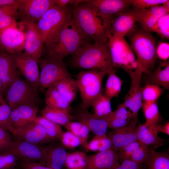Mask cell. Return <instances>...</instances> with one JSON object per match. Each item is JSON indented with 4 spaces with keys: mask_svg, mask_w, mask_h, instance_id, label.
<instances>
[{
    "mask_svg": "<svg viewBox=\"0 0 169 169\" xmlns=\"http://www.w3.org/2000/svg\"><path fill=\"white\" fill-rule=\"evenodd\" d=\"M25 33L20 26H12L0 30V50L10 54L24 50Z\"/></svg>",
    "mask_w": 169,
    "mask_h": 169,
    "instance_id": "12",
    "label": "cell"
},
{
    "mask_svg": "<svg viewBox=\"0 0 169 169\" xmlns=\"http://www.w3.org/2000/svg\"><path fill=\"white\" fill-rule=\"evenodd\" d=\"M149 148L142 144L131 156L129 160L138 164L145 163L149 155Z\"/></svg>",
    "mask_w": 169,
    "mask_h": 169,
    "instance_id": "46",
    "label": "cell"
},
{
    "mask_svg": "<svg viewBox=\"0 0 169 169\" xmlns=\"http://www.w3.org/2000/svg\"><path fill=\"white\" fill-rule=\"evenodd\" d=\"M45 101L46 105L51 108L65 110L69 111L70 104L52 85L46 91Z\"/></svg>",
    "mask_w": 169,
    "mask_h": 169,
    "instance_id": "33",
    "label": "cell"
},
{
    "mask_svg": "<svg viewBox=\"0 0 169 169\" xmlns=\"http://www.w3.org/2000/svg\"><path fill=\"white\" fill-rule=\"evenodd\" d=\"M83 3L93 9L110 29L113 19L130 9L131 6V0H87Z\"/></svg>",
    "mask_w": 169,
    "mask_h": 169,
    "instance_id": "9",
    "label": "cell"
},
{
    "mask_svg": "<svg viewBox=\"0 0 169 169\" xmlns=\"http://www.w3.org/2000/svg\"><path fill=\"white\" fill-rule=\"evenodd\" d=\"M53 85L70 104L75 100L78 89L75 79L71 76L62 79Z\"/></svg>",
    "mask_w": 169,
    "mask_h": 169,
    "instance_id": "29",
    "label": "cell"
},
{
    "mask_svg": "<svg viewBox=\"0 0 169 169\" xmlns=\"http://www.w3.org/2000/svg\"><path fill=\"white\" fill-rule=\"evenodd\" d=\"M140 9L133 8L116 17L111 22L110 32L114 36L124 37L136 28Z\"/></svg>",
    "mask_w": 169,
    "mask_h": 169,
    "instance_id": "16",
    "label": "cell"
},
{
    "mask_svg": "<svg viewBox=\"0 0 169 169\" xmlns=\"http://www.w3.org/2000/svg\"><path fill=\"white\" fill-rule=\"evenodd\" d=\"M38 110V107L34 105H20L11 108L10 122L15 133L34 120L37 117Z\"/></svg>",
    "mask_w": 169,
    "mask_h": 169,
    "instance_id": "22",
    "label": "cell"
},
{
    "mask_svg": "<svg viewBox=\"0 0 169 169\" xmlns=\"http://www.w3.org/2000/svg\"><path fill=\"white\" fill-rule=\"evenodd\" d=\"M22 0L16 3L0 7V30L16 25L18 8Z\"/></svg>",
    "mask_w": 169,
    "mask_h": 169,
    "instance_id": "31",
    "label": "cell"
},
{
    "mask_svg": "<svg viewBox=\"0 0 169 169\" xmlns=\"http://www.w3.org/2000/svg\"><path fill=\"white\" fill-rule=\"evenodd\" d=\"M167 0H131L134 8L145 9L159 5H162Z\"/></svg>",
    "mask_w": 169,
    "mask_h": 169,
    "instance_id": "47",
    "label": "cell"
},
{
    "mask_svg": "<svg viewBox=\"0 0 169 169\" xmlns=\"http://www.w3.org/2000/svg\"><path fill=\"white\" fill-rule=\"evenodd\" d=\"M43 116L50 121L60 126H64L74 120V115L65 110L54 108L46 106L41 111Z\"/></svg>",
    "mask_w": 169,
    "mask_h": 169,
    "instance_id": "30",
    "label": "cell"
},
{
    "mask_svg": "<svg viewBox=\"0 0 169 169\" xmlns=\"http://www.w3.org/2000/svg\"><path fill=\"white\" fill-rule=\"evenodd\" d=\"M90 40L81 33L72 17L55 40L45 48L47 53L46 58L63 60L65 57L75 54L81 46Z\"/></svg>",
    "mask_w": 169,
    "mask_h": 169,
    "instance_id": "2",
    "label": "cell"
},
{
    "mask_svg": "<svg viewBox=\"0 0 169 169\" xmlns=\"http://www.w3.org/2000/svg\"><path fill=\"white\" fill-rule=\"evenodd\" d=\"M68 131L78 138L81 145L84 147L88 143V139L90 132L89 129L84 125L79 122L71 121L63 126Z\"/></svg>",
    "mask_w": 169,
    "mask_h": 169,
    "instance_id": "38",
    "label": "cell"
},
{
    "mask_svg": "<svg viewBox=\"0 0 169 169\" xmlns=\"http://www.w3.org/2000/svg\"><path fill=\"white\" fill-rule=\"evenodd\" d=\"M142 144L138 140L124 146L120 151L118 153L120 162L125 160H130L132 155Z\"/></svg>",
    "mask_w": 169,
    "mask_h": 169,
    "instance_id": "44",
    "label": "cell"
},
{
    "mask_svg": "<svg viewBox=\"0 0 169 169\" xmlns=\"http://www.w3.org/2000/svg\"><path fill=\"white\" fill-rule=\"evenodd\" d=\"M11 55L16 66L26 80L38 88L40 74L38 62L24 51Z\"/></svg>",
    "mask_w": 169,
    "mask_h": 169,
    "instance_id": "15",
    "label": "cell"
},
{
    "mask_svg": "<svg viewBox=\"0 0 169 169\" xmlns=\"http://www.w3.org/2000/svg\"><path fill=\"white\" fill-rule=\"evenodd\" d=\"M99 138L98 136H95L94 137L86 144L84 147L87 150L98 151L99 147Z\"/></svg>",
    "mask_w": 169,
    "mask_h": 169,
    "instance_id": "53",
    "label": "cell"
},
{
    "mask_svg": "<svg viewBox=\"0 0 169 169\" xmlns=\"http://www.w3.org/2000/svg\"><path fill=\"white\" fill-rule=\"evenodd\" d=\"M146 119V125L160 124L163 119L159 113L157 103L142 102L141 107Z\"/></svg>",
    "mask_w": 169,
    "mask_h": 169,
    "instance_id": "37",
    "label": "cell"
},
{
    "mask_svg": "<svg viewBox=\"0 0 169 169\" xmlns=\"http://www.w3.org/2000/svg\"><path fill=\"white\" fill-rule=\"evenodd\" d=\"M86 169H114L119 165L118 153L113 150L87 155Z\"/></svg>",
    "mask_w": 169,
    "mask_h": 169,
    "instance_id": "23",
    "label": "cell"
},
{
    "mask_svg": "<svg viewBox=\"0 0 169 169\" xmlns=\"http://www.w3.org/2000/svg\"><path fill=\"white\" fill-rule=\"evenodd\" d=\"M14 135L16 138L39 146L53 141L44 127L34 120L16 131Z\"/></svg>",
    "mask_w": 169,
    "mask_h": 169,
    "instance_id": "18",
    "label": "cell"
},
{
    "mask_svg": "<svg viewBox=\"0 0 169 169\" xmlns=\"http://www.w3.org/2000/svg\"><path fill=\"white\" fill-rule=\"evenodd\" d=\"M156 53L157 57L164 61H166L169 57V43L160 42L156 46Z\"/></svg>",
    "mask_w": 169,
    "mask_h": 169,
    "instance_id": "49",
    "label": "cell"
},
{
    "mask_svg": "<svg viewBox=\"0 0 169 169\" xmlns=\"http://www.w3.org/2000/svg\"><path fill=\"white\" fill-rule=\"evenodd\" d=\"M11 108L0 93V128L12 133L13 135L15 130L10 122Z\"/></svg>",
    "mask_w": 169,
    "mask_h": 169,
    "instance_id": "41",
    "label": "cell"
},
{
    "mask_svg": "<svg viewBox=\"0 0 169 169\" xmlns=\"http://www.w3.org/2000/svg\"><path fill=\"white\" fill-rule=\"evenodd\" d=\"M87 155L82 151L67 153L64 167L66 169H86Z\"/></svg>",
    "mask_w": 169,
    "mask_h": 169,
    "instance_id": "36",
    "label": "cell"
},
{
    "mask_svg": "<svg viewBox=\"0 0 169 169\" xmlns=\"http://www.w3.org/2000/svg\"><path fill=\"white\" fill-rule=\"evenodd\" d=\"M132 120L131 114L122 103L119 105L107 121L108 128L113 129L121 128L128 125Z\"/></svg>",
    "mask_w": 169,
    "mask_h": 169,
    "instance_id": "28",
    "label": "cell"
},
{
    "mask_svg": "<svg viewBox=\"0 0 169 169\" xmlns=\"http://www.w3.org/2000/svg\"><path fill=\"white\" fill-rule=\"evenodd\" d=\"M13 141L9 131L0 128V152L6 151L10 146Z\"/></svg>",
    "mask_w": 169,
    "mask_h": 169,
    "instance_id": "48",
    "label": "cell"
},
{
    "mask_svg": "<svg viewBox=\"0 0 169 169\" xmlns=\"http://www.w3.org/2000/svg\"><path fill=\"white\" fill-rule=\"evenodd\" d=\"M20 72L11 54L0 50V78L2 86L1 92L6 91L19 77Z\"/></svg>",
    "mask_w": 169,
    "mask_h": 169,
    "instance_id": "20",
    "label": "cell"
},
{
    "mask_svg": "<svg viewBox=\"0 0 169 169\" xmlns=\"http://www.w3.org/2000/svg\"><path fill=\"white\" fill-rule=\"evenodd\" d=\"M126 36L140 67L147 74L154 68L156 62L155 38L151 32L136 28Z\"/></svg>",
    "mask_w": 169,
    "mask_h": 169,
    "instance_id": "4",
    "label": "cell"
},
{
    "mask_svg": "<svg viewBox=\"0 0 169 169\" xmlns=\"http://www.w3.org/2000/svg\"><path fill=\"white\" fill-rule=\"evenodd\" d=\"M74 115V120L85 125L95 136L106 134L108 128L106 120L96 117L88 110L80 108Z\"/></svg>",
    "mask_w": 169,
    "mask_h": 169,
    "instance_id": "25",
    "label": "cell"
},
{
    "mask_svg": "<svg viewBox=\"0 0 169 169\" xmlns=\"http://www.w3.org/2000/svg\"><path fill=\"white\" fill-rule=\"evenodd\" d=\"M156 33L162 38H169V13L160 18L152 28L151 32Z\"/></svg>",
    "mask_w": 169,
    "mask_h": 169,
    "instance_id": "42",
    "label": "cell"
},
{
    "mask_svg": "<svg viewBox=\"0 0 169 169\" xmlns=\"http://www.w3.org/2000/svg\"><path fill=\"white\" fill-rule=\"evenodd\" d=\"M169 1L162 5H156L148 8L140 9L137 18L141 28L151 32L153 26L162 16L168 13Z\"/></svg>",
    "mask_w": 169,
    "mask_h": 169,
    "instance_id": "21",
    "label": "cell"
},
{
    "mask_svg": "<svg viewBox=\"0 0 169 169\" xmlns=\"http://www.w3.org/2000/svg\"><path fill=\"white\" fill-rule=\"evenodd\" d=\"M107 74L91 70H82L77 74L75 80L81 100L80 109L88 110L95 100L103 94L102 81Z\"/></svg>",
    "mask_w": 169,
    "mask_h": 169,
    "instance_id": "7",
    "label": "cell"
},
{
    "mask_svg": "<svg viewBox=\"0 0 169 169\" xmlns=\"http://www.w3.org/2000/svg\"><path fill=\"white\" fill-rule=\"evenodd\" d=\"M62 145L65 148L73 149L81 145L80 140L70 132L64 131L60 138Z\"/></svg>",
    "mask_w": 169,
    "mask_h": 169,
    "instance_id": "43",
    "label": "cell"
},
{
    "mask_svg": "<svg viewBox=\"0 0 169 169\" xmlns=\"http://www.w3.org/2000/svg\"><path fill=\"white\" fill-rule=\"evenodd\" d=\"M2 86V84L1 79L0 78V93L1 92Z\"/></svg>",
    "mask_w": 169,
    "mask_h": 169,
    "instance_id": "56",
    "label": "cell"
},
{
    "mask_svg": "<svg viewBox=\"0 0 169 169\" xmlns=\"http://www.w3.org/2000/svg\"><path fill=\"white\" fill-rule=\"evenodd\" d=\"M34 121L44 127L49 137L53 141L60 140L63 132L61 126L53 123L43 116L37 117Z\"/></svg>",
    "mask_w": 169,
    "mask_h": 169,
    "instance_id": "39",
    "label": "cell"
},
{
    "mask_svg": "<svg viewBox=\"0 0 169 169\" xmlns=\"http://www.w3.org/2000/svg\"><path fill=\"white\" fill-rule=\"evenodd\" d=\"M99 138L98 152L113 150L111 141L106 134L99 136Z\"/></svg>",
    "mask_w": 169,
    "mask_h": 169,
    "instance_id": "50",
    "label": "cell"
},
{
    "mask_svg": "<svg viewBox=\"0 0 169 169\" xmlns=\"http://www.w3.org/2000/svg\"><path fill=\"white\" fill-rule=\"evenodd\" d=\"M142 73L139 72L131 78V82L130 87L123 103L131 114L133 120L137 121H138V113L142 103L141 86Z\"/></svg>",
    "mask_w": 169,
    "mask_h": 169,
    "instance_id": "17",
    "label": "cell"
},
{
    "mask_svg": "<svg viewBox=\"0 0 169 169\" xmlns=\"http://www.w3.org/2000/svg\"><path fill=\"white\" fill-rule=\"evenodd\" d=\"M72 8V17L82 34L94 43H107L110 29L104 25L95 11L83 2Z\"/></svg>",
    "mask_w": 169,
    "mask_h": 169,
    "instance_id": "3",
    "label": "cell"
},
{
    "mask_svg": "<svg viewBox=\"0 0 169 169\" xmlns=\"http://www.w3.org/2000/svg\"><path fill=\"white\" fill-rule=\"evenodd\" d=\"M20 0H0V7L12 4L18 2Z\"/></svg>",
    "mask_w": 169,
    "mask_h": 169,
    "instance_id": "55",
    "label": "cell"
},
{
    "mask_svg": "<svg viewBox=\"0 0 169 169\" xmlns=\"http://www.w3.org/2000/svg\"><path fill=\"white\" fill-rule=\"evenodd\" d=\"M94 115L96 117L107 121L112 117L114 111L111 108L110 99L102 94L92 103Z\"/></svg>",
    "mask_w": 169,
    "mask_h": 169,
    "instance_id": "32",
    "label": "cell"
},
{
    "mask_svg": "<svg viewBox=\"0 0 169 169\" xmlns=\"http://www.w3.org/2000/svg\"><path fill=\"white\" fill-rule=\"evenodd\" d=\"M160 124L139 125L136 130L137 140L149 148L155 150L164 144L165 139L158 136Z\"/></svg>",
    "mask_w": 169,
    "mask_h": 169,
    "instance_id": "24",
    "label": "cell"
},
{
    "mask_svg": "<svg viewBox=\"0 0 169 169\" xmlns=\"http://www.w3.org/2000/svg\"><path fill=\"white\" fill-rule=\"evenodd\" d=\"M137 122L132 120L127 125L113 129L108 133L107 136L111 141L113 150L119 151L129 144L137 140L136 133Z\"/></svg>",
    "mask_w": 169,
    "mask_h": 169,
    "instance_id": "19",
    "label": "cell"
},
{
    "mask_svg": "<svg viewBox=\"0 0 169 169\" xmlns=\"http://www.w3.org/2000/svg\"></svg>",
    "mask_w": 169,
    "mask_h": 169,
    "instance_id": "58",
    "label": "cell"
},
{
    "mask_svg": "<svg viewBox=\"0 0 169 169\" xmlns=\"http://www.w3.org/2000/svg\"><path fill=\"white\" fill-rule=\"evenodd\" d=\"M46 150L47 146H37L16 137L6 151L15 155L23 162L38 161L42 164Z\"/></svg>",
    "mask_w": 169,
    "mask_h": 169,
    "instance_id": "11",
    "label": "cell"
},
{
    "mask_svg": "<svg viewBox=\"0 0 169 169\" xmlns=\"http://www.w3.org/2000/svg\"><path fill=\"white\" fill-rule=\"evenodd\" d=\"M164 89L159 86L149 83L146 81L145 85L141 87L142 101L146 103L156 102L163 93Z\"/></svg>",
    "mask_w": 169,
    "mask_h": 169,
    "instance_id": "40",
    "label": "cell"
},
{
    "mask_svg": "<svg viewBox=\"0 0 169 169\" xmlns=\"http://www.w3.org/2000/svg\"><path fill=\"white\" fill-rule=\"evenodd\" d=\"M22 169H53L36 162H23Z\"/></svg>",
    "mask_w": 169,
    "mask_h": 169,
    "instance_id": "52",
    "label": "cell"
},
{
    "mask_svg": "<svg viewBox=\"0 0 169 169\" xmlns=\"http://www.w3.org/2000/svg\"><path fill=\"white\" fill-rule=\"evenodd\" d=\"M57 5L48 10L36 23L44 48L56 38L59 33L72 18V9Z\"/></svg>",
    "mask_w": 169,
    "mask_h": 169,
    "instance_id": "5",
    "label": "cell"
},
{
    "mask_svg": "<svg viewBox=\"0 0 169 169\" xmlns=\"http://www.w3.org/2000/svg\"></svg>",
    "mask_w": 169,
    "mask_h": 169,
    "instance_id": "57",
    "label": "cell"
},
{
    "mask_svg": "<svg viewBox=\"0 0 169 169\" xmlns=\"http://www.w3.org/2000/svg\"><path fill=\"white\" fill-rule=\"evenodd\" d=\"M107 45L114 67L123 69L131 78L140 72H143L139 67L131 45L124 37L114 36L110 34Z\"/></svg>",
    "mask_w": 169,
    "mask_h": 169,
    "instance_id": "6",
    "label": "cell"
},
{
    "mask_svg": "<svg viewBox=\"0 0 169 169\" xmlns=\"http://www.w3.org/2000/svg\"><path fill=\"white\" fill-rule=\"evenodd\" d=\"M145 163L147 169H169V156L166 152H157L149 148V155Z\"/></svg>",
    "mask_w": 169,
    "mask_h": 169,
    "instance_id": "34",
    "label": "cell"
},
{
    "mask_svg": "<svg viewBox=\"0 0 169 169\" xmlns=\"http://www.w3.org/2000/svg\"><path fill=\"white\" fill-rule=\"evenodd\" d=\"M19 24L25 34L24 51L38 63L45 48L36 23L21 22Z\"/></svg>",
    "mask_w": 169,
    "mask_h": 169,
    "instance_id": "14",
    "label": "cell"
},
{
    "mask_svg": "<svg viewBox=\"0 0 169 169\" xmlns=\"http://www.w3.org/2000/svg\"><path fill=\"white\" fill-rule=\"evenodd\" d=\"M55 5L54 0H22L18 16L21 22L37 23L43 14Z\"/></svg>",
    "mask_w": 169,
    "mask_h": 169,
    "instance_id": "13",
    "label": "cell"
},
{
    "mask_svg": "<svg viewBox=\"0 0 169 169\" xmlns=\"http://www.w3.org/2000/svg\"><path fill=\"white\" fill-rule=\"evenodd\" d=\"M120 164L114 169H143L142 164H138L129 160H125L120 162Z\"/></svg>",
    "mask_w": 169,
    "mask_h": 169,
    "instance_id": "51",
    "label": "cell"
},
{
    "mask_svg": "<svg viewBox=\"0 0 169 169\" xmlns=\"http://www.w3.org/2000/svg\"><path fill=\"white\" fill-rule=\"evenodd\" d=\"M147 74L148 77L146 81L149 83L161 86L164 89L169 88V61L159 63L156 68L153 71H149Z\"/></svg>",
    "mask_w": 169,
    "mask_h": 169,
    "instance_id": "27",
    "label": "cell"
},
{
    "mask_svg": "<svg viewBox=\"0 0 169 169\" xmlns=\"http://www.w3.org/2000/svg\"><path fill=\"white\" fill-rule=\"evenodd\" d=\"M72 64L77 68L108 72L114 68L107 43H84L72 55Z\"/></svg>",
    "mask_w": 169,
    "mask_h": 169,
    "instance_id": "1",
    "label": "cell"
},
{
    "mask_svg": "<svg viewBox=\"0 0 169 169\" xmlns=\"http://www.w3.org/2000/svg\"><path fill=\"white\" fill-rule=\"evenodd\" d=\"M67 153L65 148L61 144L47 146L45 155L42 164L53 169H63Z\"/></svg>",
    "mask_w": 169,
    "mask_h": 169,
    "instance_id": "26",
    "label": "cell"
},
{
    "mask_svg": "<svg viewBox=\"0 0 169 169\" xmlns=\"http://www.w3.org/2000/svg\"><path fill=\"white\" fill-rule=\"evenodd\" d=\"M115 70V68H114L110 70L107 73V74L108 76L104 94L110 99L118 96L123 82L117 76Z\"/></svg>",
    "mask_w": 169,
    "mask_h": 169,
    "instance_id": "35",
    "label": "cell"
},
{
    "mask_svg": "<svg viewBox=\"0 0 169 169\" xmlns=\"http://www.w3.org/2000/svg\"><path fill=\"white\" fill-rule=\"evenodd\" d=\"M41 71L39 74V86L42 90L48 88L59 80L71 76L63 60L46 58L40 59Z\"/></svg>",
    "mask_w": 169,
    "mask_h": 169,
    "instance_id": "10",
    "label": "cell"
},
{
    "mask_svg": "<svg viewBox=\"0 0 169 169\" xmlns=\"http://www.w3.org/2000/svg\"><path fill=\"white\" fill-rule=\"evenodd\" d=\"M6 92V101L11 108L20 105H36L39 101L38 88L20 78L12 83Z\"/></svg>",
    "mask_w": 169,
    "mask_h": 169,
    "instance_id": "8",
    "label": "cell"
},
{
    "mask_svg": "<svg viewBox=\"0 0 169 169\" xmlns=\"http://www.w3.org/2000/svg\"><path fill=\"white\" fill-rule=\"evenodd\" d=\"M18 160L16 156L8 152L0 153V168L13 169Z\"/></svg>",
    "mask_w": 169,
    "mask_h": 169,
    "instance_id": "45",
    "label": "cell"
},
{
    "mask_svg": "<svg viewBox=\"0 0 169 169\" xmlns=\"http://www.w3.org/2000/svg\"><path fill=\"white\" fill-rule=\"evenodd\" d=\"M159 131L164 133L168 135H169V123H167L164 125H160Z\"/></svg>",
    "mask_w": 169,
    "mask_h": 169,
    "instance_id": "54",
    "label": "cell"
}]
</instances>
